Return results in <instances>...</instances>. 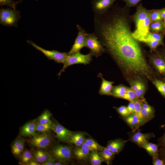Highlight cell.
Masks as SVG:
<instances>
[{
    "label": "cell",
    "mask_w": 165,
    "mask_h": 165,
    "mask_svg": "<svg viewBox=\"0 0 165 165\" xmlns=\"http://www.w3.org/2000/svg\"><path fill=\"white\" fill-rule=\"evenodd\" d=\"M150 13L151 10L143 7L142 3L137 6L136 12L131 16L136 27V30L132 33L133 36H145L150 32Z\"/></svg>",
    "instance_id": "obj_1"
},
{
    "label": "cell",
    "mask_w": 165,
    "mask_h": 165,
    "mask_svg": "<svg viewBox=\"0 0 165 165\" xmlns=\"http://www.w3.org/2000/svg\"><path fill=\"white\" fill-rule=\"evenodd\" d=\"M21 17L19 10L11 8L0 9V23L3 25L17 27V23Z\"/></svg>",
    "instance_id": "obj_2"
},
{
    "label": "cell",
    "mask_w": 165,
    "mask_h": 165,
    "mask_svg": "<svg viewBox=\"0 0 165 165\" xmlns=\"http://www.w3.org/2000/svg\"><path fill=\"white\" fill-rule=\"evenodd\" d=\"M93 56L90 52L86 54L81 53L80 52L71 55H68L63 63V66L59 72L58 75L60 76L62 73L68 67L76 64H89L92 60Z\"/></svg>",
    "instance_id": "obj_3"
},
{
    "label": "cell",
    "mask_w": 165,
    "mask_h": 165,
    "mask_svg": "<svg viewBox=\"0 0 165 165\" xmlns=\"http://www.w3.org/2000/svg\"><path fill=\"white\" fill-rule=\"evenodd\" d=\"M49 153L55 160L65 163L71 158L72 150L69 146L58 145L53 147Z\"/></svg>",
    "instance_id": "obj_4"
},
{
    "label": "cell",
    "mask_w": 165,
    "mask_h": 165,
    "mask_svg": "<svg viewBox=\"0 0 165 165\" xmlns=\"http://www.w3.org/2000/svg\"><path fill=\"white\" fill-rule=\"evenodd\" d=\"M86 47L89 49L93 56L97 57L105 52V48L94 33H87Z\"/></svg>",
    "instance_id": "obj_5"
},
{
    "label": "cell",
    "mask_w": 165,
    "mask_h": 165,
    "mask_svg": "<svg viewBox=\"0 0 165 165\" xmlns=\"http://www.w3.org/2000/svg\"><path fill=\"white\" fill-rule=\"evenodd\" d=\"M27 42L35 49L42 52L48 59L53 60L57 63L63 64L69 55L68 53H62L56 50H49L44 49L29 40H27Z\"/></svg>",
    "instance_id": "obj_6"
},
{
    "label": "cell",
    "mask_w": 165,
    "mask_h": 165,
    "mask_svg": "<svg viewBox=\"0 0 165 165\" xmlns=\"http://www.w3.org/2000/svg\"><path fill=\"white\" fill-rule=\"evenodd\" d=\"M32 136L28 141L29 143L32 147L38 149H44L48 148L53 140L51 134L46 132L40 134H36Z\"/></svg>",
    "instance_id": "obj_7"
},
{
    "label": "cell",
    "mask_w": 165,
    "mask_h": 165,
    "mask_svg": "<svg viewBox=\"0 0 165 165\" xmlns=\"http://www.w3.org/2000/svg\"><path fill=\"white\" fill-rule=\"evenodd\" d=\"M76 27L78 31V34L70 50L68 53L69 55L80 52L82 48L86 46L87 33L79 24H77Z\"/></svg>",
    "instance_id": "obj_8"
},
{
    "label": "cell",
    "mask_w": 165,
    "mask_h": 165,
    "mask_svg": "<svg viewBox=\"0 0 165 165\" xmlns=\"http://www.w3.org/2000/svg\"><path fill=\"white\" fill-rule=\"evenodd\" d=\"M117 0H93L91 5L93 12L99 14H104L108 11Z\"/></svg>",
    "instance_id": "obj_9"
},
{
    "label": "cell",
    "mask_w": 165,
    "mask_h": 165,
    "mask_svg": "<svg viewBox=\"0 0 165 165\" xmlns=\"http://www.w3.org/2000/svg\"><path fill=\"white\" fill-rule=\"evenodd\" d=\"M126 122L132 130L135 131L138 130L142 125L147 122L145 119L135 113L131 114L124 117Z\"/></svg>",
    "instance_id": "obj_10"
},
{
    "label": "cell",
    "mask_w": 165,
    "mask_h": 165,
    "mask_svg": "<svg viewBox=\"0 0 165 165\" xmlns=\"http://www.w3.org/2000/svg\"><path fill=\"white\" fill-rule=\"evenodd\" d=\"M133 132L130 136L129 140L139 147L145 142L148 141L150 138L155 137L153 133H143L140 131H136V130Z\"/></svg>",
    "instance_id": "obj_11"
},
{
    "label": "cell",
    "mask_w": 165,
    "mask_h": 165,
    "mask_svg": "<svg viewBox=\"0 0 165 165\" xmlns=\"http://www.w3.org/2000/svg\"><path fill=\"white\" fill-rule=\"evenodd\" d=\"M52 130L56 133L57 137L63 141H68L72 132L61 124H53Z\"/></svg>",
    "instance_id": "obj_12"
},
{
    "label": "cell",
    "mask_w": 165,
    "mask_h": 165,
    "mask_svg": "<svg viewBox=\"0 0 165 165\" xmlns=\"http://www.w3.org/2000/svg\"><path fill=\"white\" fill-rule=\"evenodd\" d=\"M131 88L134 91L136 95L139 99L142 101H145L144 96L145 90V86L141 80H132L130 82Z\"/></svg>",
    "instance_id": "obj_13"
},
{
    "label": "cell",
    "mask_w": 165,
    "mask_h": 165,
    "mask_svg": "<svg viewBox=\"0 0 165 165\" xmlns=\"http://www.w3.org/2000/svg\"><path fill=\"white\" fill-rule=\"evenodd\" d=\"M37 123L36 120L26 123L21 128L20 134L23 136H34L36 134Z\"/></svg>",
    "instance_id": "obj_14"
},
{
    "label": "cell",
    "mask_w": 165,
    "mask_h": 165,
    "mask_svg": "<svg viewBox=\"0 0 165 165\" xmlns=\"http://www.w3.org/2000/svg\"><path fill=\"white\" fill-rule=\"evenodd\" d=\"M127 141L116 139L109 141L106 147L115 154L119 152L123 149Z\"/></svg>",
    "instance_id": "obj_15"
},
{
    "label": "cell",
    "mask_w": 165,
    "mask_h": 165,
    "mask_svg": "<svg viewBox=\"0 0 165 165\" xmlns=\"http://www.w3.org/2000/svg\"><path fill=\"white\" fill-rule=\"evenodd\" d=\"M90 148L85 142L81 145L76 148L73 151V153L78 159L81 160L86 159L90 156Z\"/></svg>",
    "instance_id": "obj_16"
},
{
    "label": "cell",
    "mask_w": 165,
    "mask_h": 165,
    "mask_svg": "<svg viewBox=\"0 0 165 165\" xmlns=\"http://www.w3.org/2000/svg\"><path fill=\"white\" fill-rule=\"evenodd\" d=\"M98 75L101 79V83L99 89V93L101 95H111V92L112 89V85L114 82L108 81L102 77L101 73H99Z\"/></svg>",
    "instance_id": "obj_17"
},
{
    "label": "cell",
    "mask_w": 165,
    "mask_h": 165,
    "mask_svg": "<svg viewBox=\"0 0 165 165\" xmlns=\"http://www.w3.org/2000/svg\"><path fill=\"white\" fill-rule=\"evenodd\" d=\"M152 63L158 71L161 74L165 73V61L159 54L153 55L151 58Z\"/></svg>",
    "instance_id": "obj_18"
},
{
    "label": "cell",
    "mask_w": 165,
    "mask_h": 165,
    "mask_svg": "<svg viewBox=\"0 0 165 165\" xmlns=\"http://www.w3.org/2000/svg\"><path fill=\"white\" fill-rule=\"evenodd\" d=\"M158 145L150 143L148 141L143 143L140 147L143 148L152 158L159 156V149Z\"/></svg>",
    "instance_id": "obj_19"
},
{
    "label": "cell",
    "mask_w": 165,
    "mask_h": 165,
    "mask_svg": "<svg viewBox=\"0 0 165 165\" xmlns=\"http://www.w3.org/2000/svg\"><path fill=\"white\" fill-rule=\"evenodd\" d=\"M25 141L24 138L20 137L18 138L14 141L12 146L11 150L14 156H20L23 151Z\"/></svg>",
    "instance_id": "obj_20"
},
{
    "label": "cell",
    "mask_w": 165,
    "mask_h": 165,
    "mask_svg": "<svg viewBox=\"0 0 165 165\" xmlns=\"http://www.w3.org/2000/svg\"><path fill=\"white\" fill-rule=\"evenodd\" d=\"M32 154L33 159L40 164L45 162L51 156L50 153L40 149L34 150Z\"/></svg>",
    "instance_id": "obj_21"
},
{
    "label": "cell",
    "mask_w": 165,
    "mask_h": 165,
    "mask_svg": "<svg viewBox=\"0 0 165 165\" xmlns=\"http://www.w3.org/2000/svg\"><path fill=\"white\" fill-rule=\"evenodd\" d=\"M86 140L84 134L77 133L73 134L72 133L68 141L79 146L85 142Z\"/></svg>",
    "instance_id": "obj_22"
},
{
    "label": "cell",
    "mask_w": 165,
    "mask_h": 165,
    "mask_svg": "<svg viewBox=\"0 0 165 165\" xmlns=\"http://www.w3.org/2000/svg\"><path fill=\"white\" fill-rule=\"evenodd\" d=\"M127 88L122 84L113 86L111 92V95L116 97L123 98L126 92Z\"/></svg>",
    "instance_id": "obj_23"
},
{
    "label": "cell",
    "mask_w": 165,
    "mask_h": 165,
    "mask_svg": "<svg viewBox=\"0 0 165 165\" xmlns=\"http://www.w3.org/2000/svg\"><path fill=\"white\" fill-rule=\"evenodd\" d=\"M51 114L48 110H46L36 119L37 123L45 124L52 123L50 119Z\"/></svg>",
    "instance_id": "obj_24"
},
{
    "label": "cell",
    "mask_w": 165,
    "mask_h": 165,
    "mask_svg": "<svg viewBox=\"0 0 165 165\" xmlns=\"http://www.w3.org/2000/svg\"><path fill=\"white\" fill-rule=\"evenodd\" d=\"M100 155L103 161L109 164L113 159L115 154L106 147H104L101 151Z\"/></svg>",
    "instance_id": "obj_25"
},
{
    "label": "cell",
    "mask_w": 165,
    "mask_h": 165,
    "mask_svg": "<svg viewBox=\"0 0 165 165\" xmlns=\"http://www.w3.org/2000/svg\"><path fill=\"white\" fill-rule=\"evenodd\" d=\"M164 32H150L146 36L140 41L144 42L148 41L154 40H163Z\"/></svg>",
    "instance_id": "obj_26"
},
{
    "label": "cell",
    "mask_w": 165,
    "mask_h": 165,
    "mask_svg": "<svg viewBox=\"0 0 165 165\" xmlns=\"http://www.w3.org/2000/svg\"><path fill=\"white\" fill-rule=\"evenodd\" d=\"M149 29L152 32L165 33V31L162 21L151 22L149 25Z\"/></svg>",
    "instance_id": "obj_27"
},
{
    "label": "cell",
    "mask_w": 165,
    "mask_h": 165,
    "mask_svg": "<svg viewBox=\"0 0 165 165\" xmlns=\"http://www.w3.org/2000/svg\"><path fill=\"white\" fill-rule=\"evenodd\" d=\"M90 158L91 163L92 165H100L104 161L101 156L97 151H91Z\"/></svg>",
    "instance_id": "obj_28"
},
{
    "label": "cell",
    "mask_w": 165,
    "mask_h": 165,
    "mask_svg": "<svg viewBox=\"0 0 165 165\" xmlns=\"http://www.w3.org/2000/svg\"><path fill=\"white\" fill-rule=\"evenodd\" d=\"M88 145L90 151H101L104 147L101 146L94 140L89 138L86 139L85 142Z\"/></svg>",
    "instance_id": "obj_29"
},
{
    "label": "cell",
    "mask_w": 165,
    "mask_h": 165,
    "mask_svg": "<svg viewBox=\"0 0 165 165\" xmlns=\"http://www.w3.org/2000/svg\"><path fill=\"white\" fill-rule=\"evenodd\" d=\"M21 163L25 165L33 159L32 153L28 150L23 151L20 155Z\"/></svg>",
    "instance_id": "obj_30"
},
{
    "label": "cell",
    "mask_w": 165,
    "mask_h": 165,
    "mask_svg": "<svg viewBox=\"0 0 165 165\" xmlns=\"http://www.w3.org/2000/svg\"><path fill=\"white\" fill-rule=\"evenodd\" d=\"M123 98L133 102L138 99L134 90L131 88L128 87Z\"/></svg>",
    "instance_id": "obj_31"
},
{
    "label": "cell",
    "mask_w": 165,
    "mask_h": 165,
    "mask_svg": "<svg viewBox=\"0 0 165 165\" xmlns=\"http://www.w3.org/2000/svg\"><path fill=\"white\" fill-rule=\"evenodd\" d=\"M151 10L150 20L151 22L162 21L163 18L156 9H153Z\"/></svg>",
    "instance_id": "obj_32"
},
{
    "label": "cell",
    "mask_w": 165,
    "mask_h": 165,
    "mask_svg": "<svg viewBox=\"0 0 165 165\" xmlns=\"http://www.w3.org/2000/svg\"><path fill=\"white\" fill-rule=\"evenodd\" d=\"M53 123H48L45 124H39L37 123L36 131L42 133L46 132L52 130Z\"/></svg>",
    "instance_id": "obj_33"
},
{
    "label": "cell",
    "mask_w": 165,
    "mask_h": 165,
    "mask_svg": "<svg viewBox=\"0 0 165 165\" xmlns=\"http://www.w3.org/2000/svg\"><path fill=\"white\" fill-rule=\"evenodd\" d=\"M19 3L18 1L15 2L13 0H0L1 6H6L14 9H16L17 5Z\"/></svg>",
    "instance_id": "obj_34"
},
{
    "label": "cell",
    "mask_w": 165,
    "mask_h": 165,
    "mask_svg": "<svg viewBox=\"0 0 165 165\" xmlns=\"http://www.w3.org/2000/svg\"><path fill=\"white\" fill-rule=\"evenodd\" d=\"M154 83L160 92L165 97V83L156 79Z\"/></svg>",
    "instance_id": "obj_35"
},
{
    "label": "cell",
    "mask_w": 165,
    "mask_h": 165,
    "mask_svg": "<svg viewBox=\"0 0 165 165\" xmlns=\"http://www.w3.org/2000/svg\"><path fill=\"white\" fill-rule=\"evenodd\" d=\"M134 102V105L135 113L141 117L143 118L141 112L142 101L141 100L138 99Z\"/></svg>",
    "instance_id": "obj_36"
},
{
    "label": "cell",
    "mask_w": 165,
    "mask_h": 165,
    "mask_svg": "<svg viewBox=\"0 0 165 165\" xmlns=\"http://www.w3.org/2000/svg\"><path fill=\"white\" fill-rule=\"evenodd\" d=\"M163 40H154L147 41L145 43L148 46L151 50H154L163 43Z\"/></svg>",
    "instance_id": "obj_37"
},
{
    "label": "cell",
    "mask_w": 165,
    "mask_h": 165,
    "mask_svg": "<svg viewBox=\"0 0 165 165\" xmlns=\"http://www.w3.org/2000/svg\"><path fill=\"white\" fill-rule=\"evenodd\" d=\"M116 109L118 112L124 117L128 116L131 114L129 111L127 107L125 106H121Z\"/></svg>",
    "instance_id": "obj_38"
},
{
    "label": "cell",
    "mask_w": 165,
    "mask_h": 165,
    "mask_svg": "<svg viewBox=\"0 0 165 165\" xmlns=\"http://www.w3.org/2000/svg\"><path fill=\"white\" fill-rule=\"evenodd\" d=\"M142 117L148 122L154 118V113H152L142 108L141 111Z\"/></svg>",
    "instance_id": "obj_39"
},
{
    "label": "cell",
    "mask_w": 165,
    "mask_h": 165,
    "mask_svg": "<svg viewBox=\"0 0 165 165\" xmlns=\"http://www.w3.org/2000/svg\"><path fill=\"white\" fill-rule=\"evenodd\" d=\"M124 1L128 7H134L137 5L142 0H121Z\"/></svg>",
    "instance_id": "obj_40"
},
{
    "label": "cell",
    "mask_w": 165,
    "mask_h": 165,
    "mask_svg": "<svg viewBox=\"0 0 165 165\" xmlns=\"http://www.w3.org/2000/svg\"><path fill=\"white\" fill-rule=\"evenodd\" d=\"M152 164L154 165H165V162L158 156L152 158Z\"/></svg>",
    "instance_id": "obj_41"
},
{
    "label": "cell",
    "mask_w": 165,
    "mask_h": 165,
    "mask_svg": "<svg viewBox=\"0 0 165 165\" xmlns=\"http://www.w3.org/2000/svg\"><path fill=\"white\" fill-rule=\"evenodd\" d=\"M142 108L145 109L149 112L154 113V110L153 108L149 105L146 101H142Z\"/></svg>",
    "instance_id": "obj_42"
},
{
    "label": "cell",
    "mask_w": 165,
    "mask_h": 165,
    "mask_svg": "<svg viewBox=\"0 0 165 165\" xmlns=\"http://www.w3.org/2000/svg\"><path fill=\"white\" fill-rule=\"evenodd\" d=\"M55 161V160L51 156L45 162L41 163V165H54Z\"/></svg>",
    "instance_id": "obj_43"
},
{
    "label": "cell",
    "mask_w": 165,
    "mask_h": 165,
    "mask_svg": "<svg viewBox=\"0 0 165 165\" xmlns=\"http://www.w3.org/2000/svg\"><path fill=\"white\" fill-rule=\"evenodd\" d=\"M158 142L161 147H165V131L163 135L158 139Z\"/></svg>",
    "instance_id": "obj_44"
},
{
    "label": "cell",
    "mask_w": 165,
    "mask_h": 165,
    "mask_svg": "<svg viewBox=\"0 0 165 165\" xmlns=\"http://www.w3.org/2000/svg\"><path fill=\"white\" fill-rule=\"evenodd\" d=\"M129 103L127 107L129 111L131 114L135 113V108L134 102L132 101H129Z\"/></svg>",
    "instance_id": "obj_45"
},
{
    "label": "cell",
    "mask_w": 165,
    "mask_h": 165,
    "mask_svg": "<svg viewBox=\"0 0 165 165\" xmlns=\"http://www.w3.org/2000/svg\"><path fill=\"white\" fill-rule=\"evenodd\" d=\"M159 157L165 162V147H161L159 150Z\"/></svg>",
    "instance_id": "obj_46"
},
{
    "label": "cell",
    "mask_w": 165,
    "mask_h": 165,
    "mask_svg": "<svg viewBox=\"0 0 165 165\" xmlns=\"http://www.w3.org/2000/svg\"><path fill=\"white\" fill-rule=\"evenodd\" d=\"M26 165H40L41 164L35 160L33 159L28 163L26 164Z\"/></svg>",
    "instance_id": "obj_47"
},
{
    "label": "cell",
    "mask_w": 165,
    "mask_h": 165,
    "mask_svg": "<svg viewBox=\"0 0 165 165\" xmlns=\"http://www.w3.org/2000/svg\"><path fill=\"white\" fill-rule=\"evenodd\" d=\"M156 10L160 13L163 19L165 18V8L156 9Z\"/></svg>",
    "instance_id": "obj_48"
},
{
    "label": "cell",
    "mask_w": 165,
    "mask_h": 165,
    "mask_svg": "<svg viewBox=\"0 0 165 165\" xmlns=\"http://www.w3.org/2000/svg\"><path fill=\"white\" fill-rule=\"evenodd\" d=\"M64 163H62L61 162L57 161V162H55V163L54 164V165H64Z\"/></svg>",
    "instance_id": "obj_49"
},
{
    "label": "cell",
    "mask_w": 165,
    "mask_h": 165,
    "mask_svg": "<svg viewBox=\"0 0 165 165\" xmlns=\"http://www.w3.org/2000/svg\"><path fill=\"white\" fill-rule=\"evenodd\" d=\"M162 22L163 24V26L164 27V28L165 29V18L163 20H162Z\"/></svg>",
    "instance_id": "obj_50"
},
{
    "label": "cell",
    "mask_w": 165,
    "mask_h": 165,
    "mask_svg": "<svg viewBox=\"0 0 165 165\" xmlns=\"http://www.w3.org/2000/svg\"><path fill=\"white\" fill-rule=\"evenodd\" d=\"M24 0H18V1L19 2V3H21Z\"/></svg>",
    "instance_id": "obj_51"
},
{
    "label": "cell",
    "mask_w": 165,
    "mask_h": 165,
    "mask_svg": "<svg viewBox=\"0 0 165 165\" xmlns=\"http://www.w3.org/2000/svg\"><path fill=\"white\" fill-rule=\"evenodd\" d=\"M165 126V124L162 126V127H163Z\"/></svg>",
    "instance_id": "obj_52"
}]
</instances>
